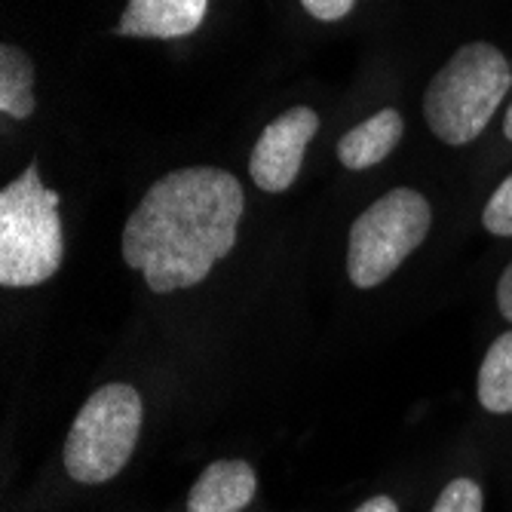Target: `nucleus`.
<instances>
[{
    "instance_id": "nucleus-7",
    "label": "nucleus",
    "mask_w": 512,
    "mask_h": 512,
    "mask_svg": "<svg viewBox=\"0 0 512 512\" xmlns=\"http://www.w3.org/2000/svg\"><path fill=\"white\" fill-rule=\"evenodd\" d=\"M209 13V0H129L117 34L120 37H151L175 40L194 34Z\"/></svg>"
},
{
    "instance_id": "nucleus-4",
    "label": "nucleus",
    "mask_w": 512,
    "mask_h": 512,
    "mask_svg": "<svg viewBox=\"0 0 512 512\" xmlns=\"http://www.w3.org/2000/svg\"><path fill=\"white\" fill-rule=\"evenodd\" d=\"M145 424L132 384H105L77 411L65 439V470L80 485H105L123 473Z\"/></svg>"
},
{
    "instance_id": "nucleus-6",
    "label": "nucleus",
    "mask_w": 512,
    "mask_h": 512,
    "mask_svg": "<svg viewBox=\"0 0 512 512\" xmlns=\"http://www.w3.org/2000/svg\"><path fill=\"white\" fill-rule=\"evenodd\" d=\"M319 132V114L313 108H289L264 126L249 157V175L264 194H283L301 175L304 151Z\"/></svg>"
},
{
    "instance_id": "nucleus-16",
    "label": "nucleus",
    "mask_w": 512,
    "mask_h": 512,
    "mask_svg": "<svg viewBox=\"0 0 512 512\" xmlns=\"http://www.w3.org/2000/svg\"><path fill=\"white\" fill-rule=\"evenodd\" d=\"M353 512H399V506H396L393 497L378 494V497H368V500H365L359 509H353Z\"/></svg>"
},
{
    "instance_id": "nucleus-1",
    "label": "nucleus",
    "mask_w": 512,
    "mask_h": 512,
    "mask_svg": "<svg viewBox=\"0 0 512 512\" xmlns=\"http://www.w3.org/2000/svg\"><path fill=\"white\" fill-rule=\"evenodd\" d=\"M246 194L237 175L188 166L157 178L126 218L123 261L157 295L194 289L237 246Z\"/></svg>"
},
{
    "instance_id": "nucleus-12",
    "label": "nucleus",
    "mask_w": 512,
    "mask_h": 512,
    "mask_svg": "<svg viewBox=\"0 0 512 512\" xmlns=\"http://www.w3.org/2000/svg\"><path fill=\"white\" fill-rule=\"evenodd\" d=\"M485 494L473 479H451L433 503V512H482Z\"/></svg>"
},
{
    "instance_id": "nucleus-17",
    "label": "nucleus",
    "mask_w": 512,
    "mask_h": 512,
    "mask_svg": "<svg viewBox=\"0 0 512 512\" xmlns=\"http://www.w3.org/2000/svg\"><path fill=\"white\" fill-rule=\"evenodd\" d=\"M503 135L512 142V102H509V108H506V114H503Z\"/></svg>"
},
{
    "instance_id": "nucleus-3",
    "label": "nucleus",
    "mask_w": 512,
    "mask_h": 512,
    "mask_svg": "<svg viewBox=\"0 0 512 512\" xmlns=\"http://www.w3.org/2000/svg\"><path fill=\"white\" fill-rule=\"evenodd\" d=\"M65 261L59 194L46 188L37 163L0 194V286L31 289L53 279Z\"/></svg>"
},
{
    "instance_id": "nucleus-15",
    "label": "nucleus",
    "mask_w": 512,
    "mask_h": 512,
    "mask_svg": "<svg viewBox=\"0 0 512 512\" xmlns=\"http://www.w3.org/2000/svg\"><path fill=\"white\" fill-rule=\"evenodd\" d=\"M497 310L506 322H512V261L503 267L497 279Z\"/></svg>"
},
{
    "instance_id": "nucleus-14",
    "label": "nucleus",
    "mask_w": 512,
    "mask_h": 512,
    "mask_svg": "<svg viewBox=\"0 0 512 512\" xmlns=\"http://www.w3.org/2000/svg\"><path fill=\"white\" fill-rule=\"evenodd\" d=\"M301 7L316 19V22H341L353 13L356 0H301Z\"/></svg>"
},
{
    "instance_id": "nucleus-13",
    "label": "nucleus",
    "mask_w": 512,
    "mask_h": 512,
    "mask_svg": "<svg viewBox=\"0 0 512 512\" xmlns=\"http://www.w3.org/2000/svg\"><path fill=\"white\" fill-rule=\"evenodd\" d=\"M482 227L494 237H512V175H506L482 209Z\"/></svg>"
},
{
    "instance_id": "nucleus-8",
    "label": "nucleus",
    "mask_w": 512,
    "mask_h": 512,
    "mask_svg": "<svg viewBox=\"0 0 512 512\" xmlns=\"http://www.w3.org/2000/svg\"><path fill=\"white\" fill-rule=\"evenodd\" d=\"M258 491V476L246 460H215L188 494V512H243Z\"/></svg>"
},
{
    "instance_id": "nucleus-9",
    "label": "nucleus",
    "mask_w": 512,
    "mask_h": 512,
    "mask_svg": "<svg viewBox=\"0 0 512 512\" xmlns=\"http://www.w3.org/2000/svg\"><path fill=\"white\" fill-rule=\"evenodd\" d=\"M402 135H405L402 114L393 111V108H384L375 117L362 120L359 126H353L350 132L341 135V142H338V160L350 172L371 169V166L384 163L396 151V145L402 142Z\"/></svg>"
},
{
    "instance_id": "nucleus-5",
    "label": "nucleus",
    "mask_w": 512,
    "mask_h": 512,
    "mask_svg": "<svg viewBox=\"0 0 512 512\" xmlns=\"http://www.w3.org/2000/svg\"><path fill=\"white\" fill-rule=\"evenodd\" d=\"M433 227L430 200L421 191L393 188L362 209L347 240V276L356 289H378L381 283L421 249Z\"/></svg>"
},
{
    "instance_id": "nucleus-2",
    "label": "nucleus",
    "mask_w": 512,
    "mask_h": 512,
    "mask_svg": "<svg viewBox=\"0 0 512 512\" xmlns=\"http://www.w3.org/2000/svg\"><path fill=\"white\" fill-rule=\"evenodd\" d=\"M512 86V65L485 40L463 43L424 92V120L439 142L460 148L488 129Z\"/></svg>"
},
{
    "instance_id": "nucleus-10",
    "label": "nucleus",
    "mask_w": 512,
    "mask_h": 512,
    "mask_svg": "<svg viewBox=\"0 0 512 512\" xmlns=\"http://www.w3.org/2000/svg\"><path fill=\"white\" fill-rule=\"evenodd\" d=\"M37 108L34 62L13 43L0 46V111L13 120H28Z\"/></svg>"
},
{
    "instance_id": "nucleus-11",
    "label": "nucleus",
    "mask_w": 512,
    "mask_h": 512,
    "mask_svg": "<svg viewBox=\"0 0 512 512\" xmlns=\"http://www.w3.org/2000/svg\"><path fill=\"white\" fill-rule=\"evenodd\" d=\"M479 405L491 414H512V332H503L485 353L476 381Z\"/></svg>"
}]
</instances>
